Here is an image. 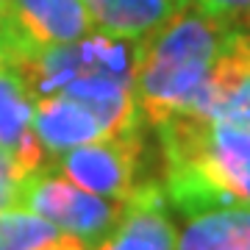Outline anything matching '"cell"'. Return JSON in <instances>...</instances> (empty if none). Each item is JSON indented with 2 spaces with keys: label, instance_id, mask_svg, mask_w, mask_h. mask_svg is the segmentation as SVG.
I'll use <instances>...</instances> for the list:
<instances>
[{
  "label": "cell",
  "instance_id": "1",
  "mask_svg": "<svg viewBox=\"0 0 250 250\" xmlns=\"http://www.w3.org/2000/svg\"><path fill=\"white\" fill-rule=\"evenodd\" d=\"M233 28L187 0L164 25L136 42L134 100L139 120L156 128L175 114H192Z\"/></svg>",
  "mask_w": 250,
  "mask_h": 250
},
{
  "label": "cell",
  "instance_id": "2",
  "mask_svg": "<svg viewBox=\"0 0 250 250\" xmlns=\"http://www.w3.org/2000/svg\"><path fill=\"white\" fill-rule=\"evenodd\" d=\"M156 131L164 195L184 217L231 203L250 208V131L197 114H175Z\"/></svg>",
  "mask_w": 250,
  "mask_h": 250
},
{
  "label": "cell",
  "instance_id": "3",
  "mask_svg": "<svg viewBox=\"0 0 250 250\" xmlns=\"http://www.w3.org/2000/svg\"><path fill=\"white\" fill-rule=\"evenodd\" d=\"M14 208H28L34 214L45 217L59 231L78 236L86 248L103 245L106 233L114 231L117 220L123 214L120 206H111L92 195L70 178L47 175L45 170L34 172L20 181Z\"/></svg>",
  "mask_w": 250,
  "mask_h": 250
},
{
  "label": "cell",
  "instance_id": "4",
  "mask_svg": "<svg viewBox=\"0 0 250 250\" xmlns=\"http://www.w3.org/2000/svg\"><path fill=\"white\" fill-rule=\"evenodd\" d=\"M92 34L83 0H6L0 9V64L14 67L36 50Z\"/></svg>",
  "mask_w": 250,
  "mask_h": 250
},
{
  "label": "cell",
  "instance_id": "5",
  "mask_svg": "<svg viewBox=\"0 0 250 250\" xmlns=\"http://www.w3.org/2000/svg\"><path fill=\"white\" fill-rule=\"evenodd\" d=\"M139 156H142V136L136 128L67 150L62 156V172L64 178H70L92 195L114 197L125 203L136 189Z\"/></svg>",
  "mask_w": 250,
  "mask_h": 250
},
{
  "label": "cell",
  "instance_id": "6",
  "mask_svg": "<svg viewBox=\"0 0 250 250\" xmlns=\"http://www.w3.org/2000/svg\"><path fill=\"white\" fill-rule=\"evenodd\" d=\"M175 225L167 214V195L156 181L139 184L123 203L108 250H175Z\"/></svg>",
  "mask_w": 250,
  "mask_h": 250
},
{
  "label": "cell",
  "instance_id": "7",
  "mask_svg": "<svg viewBox=\"0 0 250 250\" xmlns=\"http://www.w3.org/2000/svg\"><path fill=\"white\" fill-rule=\"evenodd\" d=\"M34 131L36 139L42 142V147L50 153H67L72 147L111 136L106 131V125L100 123L89 108L64 98V95L42 98L36 103Z\"/></svg>",
  "mask_w": 250,
  "mask_h": 250
},
{
  "label": "cell",
  "instance_id": "8",
  "mask_svg": "<svg viewBox=\"0 0 250 250\" xmlns=\"http://www.w3.org/2000/svg\"><path fill=\"white\" fill-rule=\"evenodd\" d=\"M187 0H83L92 28L108 39L142 42Z\"/></svg>",
  "mask_w": 250,
  "mask_h": 250
},
{
  "label": "cell",
  "instance_id": "9",
  "mask_svg": "<svg viewBox=\"0 0 250 250\" xmlns=\"http://www.w3.org/2000/svg\"><path fill=\"white\" fill-rule=\"evenodd\" d=\"M175 250H250V208L231 203L187 214Z\"/></svg>",
  "mask_w": 250,
  "mask_h": 250
},
{
  "label": "cell",
  "instance_id": "10",
  "mask_svg": "<svg viewBox=\"0 0 250 250\" xmlns=\"http://www.w3.org/2000/svg\"><path fill=\"white\" fill-rule=\"evenodd\" d=\"M34 95L11 67L0 64V147L14 150L34 125Z\"/></svg>",
  "mask_w": 250,
  "mask_h": 250
},
{
  "label": "cell",
  "instance_id": "11",
  "mask_svg": "<svg viewBox=\"0 0 250 250\" xmlns=\"http://www.w3.org/2000/svg\"><path fill=\"white\" fill-rule=\"evenodd\" d=\"M56 236V225L28 208L0 211V250H36Z\"/></svg>",
  "mask_w": 250,
  "mask_h": 250
},
{
  "label": "cell",
  "instance_id": "12",
  "mask_svg": "<svg viewBox=\"0 0 250 250\" xmlns=\"http://www.w3.org/2000/svg\"><path fill=\"white\" fill-rule=\"evenodd\" d=\"M192 3L228 25L250 28V0H192Z\"/></svg>",
  "mask_w": 250,
  "mask_h": 250
},
{
  "label": "cell",
  "instance_id": "13",
  "mask_svg": "<svg viewBox=\"0 0 250 250\" xmlns=\"http://www.w3.org/2000/svg\"><path fill=\"white\" fill-rule=\"evenodd\" d=\"M20 175L14 170V159L11 150L0 147V211L3 208H14V197H17Z\"/></svg>",
  "mask_w": 250,
  "mask_h": 250
},
{
  "label": "cell",
  "instance_id": "14",
  "mask_svg": "<svg viewBox=\"0 0 250 250\" xmlns=\"http://www.w3.org/2000/svg\"><path fill=\"white\" fill-rule=\"evenodd\" d=\"M220 123H231V125H250V81L245 83V89L225 106V111L220 114Z\"/></svg>",
  "mask_w": 250,
  "mask_h": 250
},
{
  "label": "cell",
  "instance_id": "15",
  "mask_svg": "<svg viewBox=\"0 0 250 250\" xmlns=\"http://www.w3.org/2000/svg\"><path fill=\"white\" fill-rule=\"evenodd\" d=\"M36 250H89L83 242L78 239V236H70V233H59L56 239H50L47 245H42V248Z\"/></svg>",
  "mask_w": 250,
  "mask_h": 250
},
{
  "label": "cell",
  "instance_id": "16",
  "mask_svg": "<svg viewBox=\"0 0 250 250\" xmlns=\"http://www.w3.org/2000/svg\"><path fill=\"white\" fill-rule=\"evenodd\" d=\"M98 250H108V239H106V242H103V245H100V248H98Z\"/></svg>",
  "mask_w": 250,
  "mask_h": 250
},
{
  "label": "cell",
  "instance_id": "17",
  "mask_svg": "<svg viewBox=\"0 0 250 250\" xmlns=\"http://www.w3.org/2000/svg\"><path fill=\"white\" fill-rule=\"evenodd\" d=\"M3 6H6V0H0V9H3Z\"/></svg>",
  "mask_w": 250,
  "mask_h": 250
}]
</instances>
